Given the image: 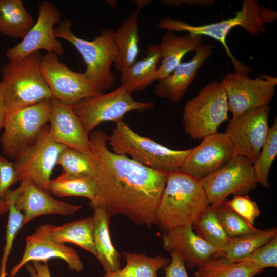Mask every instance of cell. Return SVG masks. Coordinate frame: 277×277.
Listing matches in <instances>:
<instances>
[{
	"instance_id": "obj_3",
	"label": "cell",
	"mask_w": 277,
	"mask_h": 277,
	"mask_svg": "<svg viewBox=\"0 0 277 277\" xmlns=\"http://www.w3.org/2000/svg\"><path fill=\"white\" fill-rule=\"evenodd\" d=\"M276 18V13L264 6H260L255 0H244L242 9L237 11L232 18L205 25L193 26L168 16L163 17L157 23L156 27L172 31H187L198 35H206L219 41L226 53L231 59L236 72L248 74L249 68L238 61L231 54L226 43L229 31L236 26H241L252 36H257L266 32L265 24L272 23Z\"/></svg>"
},
{
	"instance_id": "obj_7",
	"label": "cell",
	"mask_w": 277,
	"mask_h": 277,
	"mask_svg": "<svg viewBox=\"0 0 277 277\" xmlns=\"http://www.w3.org/2000/svg\"><path fill=\"white\" fill-rule=\"evenodd\" d=\"M228 112L224 88L221 82H212L186 103L182 120L184 131L194 140L215 134L220 125L228 120Z\"/></svg>"
},
{
	"instance_id": "obj_17",
	"label": "cell",
	"mask_w": 277,
	"mask_h": 277,
	"mask_svg": "<svg viewBox=\"0 0 277 277\" xmlns=\"http://www.w3.org/2000/svg\"><path fill=\"white\" fill-rule=\"evenodd\" d=\"M193 226H184L163 232L164 249L174 252L184 260L189 269L214 259L222 258L220 251L194 232Z\"/></svg>"
},
{
	"instance_id": "obj_4",
	"label": "cell",
	"mask_w": 277,
	"mask_h": 277,
	"mask_svg": "<svg viewBox=\"0 0 277 277\" xmlns=\"http://www.w3.org/2000/svg\"><path fill=\"white\" fill-rule=\"evenodd\" d=\"M42 55L32 53L17 61H9L1 69V80L7 112L53 99L41 70Z\"/></svg>"
},
{
	"instance_id": "obj_28",
	"label": "cell",
	"mask_w": 277,
	"mask_h": 277,
	"mask_svg": "<svg viewBox=\"0 0 277 277\" xmlns=\"http://www.w3.org/2000/svg\"><path fill=\"white\" fill-rule=\"evenodd\" d=\"M126 265L122 269L105 273L102 277H159L157 271L168 265L170 260L160 255L150 257L144 253L122 252Z\"/></svg>"
},
{
	"instance_id": "obj_42",
	"label": "cell",
	"mask_w": 277,
	"mask_h": 277,
	"mask_svg": "<svg viewBox=\"0 0 277 277\" xmlns=\"http://www.w3.org/2000/svg\"><path fill=\"white\" fill-rule=\"evenodd\" d=\"M161 2L168 7L180 6L183 4L208 7L214 3L213 0H162Z\"/></svg>"
},
{
	"instance_id": "obj_33",
	"label": "cell",
	"mask_w": 277,
	"mask_h": 277,
	"mask_svg": "<svg viewBox=\"0 0 277 277\" xmlns=\"http://www.w3.org/2000/svg\"><path fill=\"white\" fill-rule=\"evenodd\" d=\"M277 155V119L269 128L266 140L258 159L253 163L255 177L261 185L269 188L268 175L272 164Z\"/></svg>"
},
{
	"instance_id": "obj_10",
	"label": "cell",
	"mask_w": 277,
	"mask_h": 277,
	"mask_svg": "<svg viewBox=\"0 0 277 277\" xmlns=\"http://www.w3.org/2000/svg\"><path fill=\"white\" fill-rule=\"evenodd\" d=\"M200 181L212 207L221 204L230 194L246 195L258 184L253 163L238 154Z\"/></svg>"
},
{
	"instance_id": "obj_31",
	"label": "cell",
	"mask_w": 277,
	"mask_h": 277,
	"mask_svg": "<svg viewBox=\"0 0 277 277\" xmlns=\"http://www.w3.org/2000/svg\"><path fill=\"white\" fill-rule=\"evenodd\" d=\"M96 186L90 176H75L63 172L51 180L49 192L58 197L76 196L92 201L96 194Z\"/></svg>"
},
{
	"instance_id": "obj_2",
	"label": "cell",
	"mask_w": 277,
	"mask_h": 277,
	"mask_svg": "<svg viewBox=\"0 0 277 277\" xmlns=\"http://www.w3.org/2000/svg\"><path fill=\"white\" fill-rule=\"evenodd\" d=\"M209 202L199 180L180 171L167 174L155 224L163 232L193 226Z\"/></svg>"
},
{
	"instance_id": "obj_40",
	"label": "cell",
	"mask_w": 277,
	"mask_h": 277,
	"mask_svg": "<svg viewBox=\"0 0 277 277\" xmlns=\"http://www.w3.org/2000/svg\"><path fill=\"white\" fill-rule=\"evenodd\" d=\"M170 254L171 260L163 268L165 273L164 277H188L183 258L174 252L170 253Z\"/></svg>"
},
{
	"instance_id": "obj_23",
	"label": "cell",
	"mask_w": 277,
	"mask_h": 277,
	"mask_svg": "<svg viewBox=\"0 0 277 277\" xmlns=\"http://www.w3.org/2000/svg\"><path fill=\"white\" fill-rule=\"evenodd\" d=\"M34 234L57 243H74L95 255L91 216L59 226L41 225Z\"/></svg>"
},
{
	"instance_id": "obj_44",
	"label": "cell",
	"mask_w": 277,
	"mask_h": 277,
	"mask_svg": "<svg viewBox=\"0 0 277 277\" xmlns=\"http://www.w3.org/2000/svg\"><path fill=\"white\" fill-rule=\"evenodd\" d=\"M151 1L150 0H135L134 2L137 6V9L140 10L143 7L147 5Z\"/></svg>"
},
{
	"instance_id": "obj_15",
	"label": "cell",
	"mask_w": 277,
	"mask_h": 277,
	"mask_svg": "<svg viewBox=\"0 0 277 277\" xmlns=\"http://www.w3.org/2000/svg\"><path fill=\"white\" fill-rule=\"evenodd\" d=\"M60 17L58 9L51 2L40 3L36 23L19 43L7 50L6 56L9 61H18L40 50L63 57L64 48L55 36L54 28Z\"/></svg>"
},
{
	"instance_id": "obj_12",
	"label": "cell",
	"mask_w": 277,
	"mask_h": 277,
	"mask_svg": "<svg viewBox=\"0 0 277 277\" xmlns=\"http://www.w3.org/2000/svg\"><path fill=\"white\" fill-rule=\"evenodd\" d=\"M41 70L53 98L66 105L72 106L103 93L84 72L71 70L54 53L42 55Z\"/></svg>"
},
{
	"instance_id": "obj_1",
	"label": "cell",
	"mask_w": 277,
	"mask_h": 277,
	"mask_svg": "<svg viewBox=\"0 0 277 277\" xmlns=\"http://www.w3.org/2000/svg\"><path fill=\"white\" fill-rule=\"evenodd\" d=\"M89 137L90 151L85 153L96 186L89 205L93 209L103 208L110 217L122 214L137 225L150 228L155 224L167 174L114 153L102 131L93 130Z\"/></svg>"
},
{
	"instance_id": "obj_11",
	"label": "cell",
	"mask_w": 277,
	"mask_h": 277,
	"mask_svg": "<svg viewBox=\"0 0 277 277\" xmlns=\"http://www.w3.org/2000/svg\"><path fill=\"white\" fill-rule=\"evenodd\" d=\"M67 147L53 141L46 125L35 141L22 150L14 162L18 181L29 180L49 192L54 168L62 151Z\"/></svg>"
},
{
	"instance_id": "obj_29",
	"label": "cell",
	"mask_w": 277,
	"mask_h": 277,
	"mask_svg": "<svg viewBox=\"0 0 277 277\" xmlns=\"http://www.w3.org/2000/svg\"><path fill=\"white\" fill-rule=\"evenodd\" d=\"M263 270L250 263L219 258L199 266L193 277H253Z\"/></svg>"
},
{
	"instance_id": "obj_18",
	"label": "cell",
	"mask_w": 277,
	"mask_h": 277,
	"mask_svg": "<svg viewBox=\"0 0 277 277\" xmlns=\"http://www.w3.org/2000/svg\"><path fill=\"white\" fill-rule=\"evenodd\" d=\"M15 205L24 215V225L43 215L72 214L82 206L65 203L52 197L49 192L29 180L21 182L16 189Z\"/></svg>"
},
{
	"instance_id": "obj_21",
	"label": "cell",
	"mask_w": 277,
	"mask_h": 277,
	"mask_svg": "<svg viewBox=\"0 0 277 277\" xmlns=\"http://www.w3.org/2000/svg\"><path fill=\"white\" fill-rule=\"evenodd\" d=\"M212 53V45H202L190 61L181 63L168 76L159 81L155 87V94L172 102L180 101L200 68Z\"/></svg>"
},
{
	"instance_id": "obj_27",
	"label": "cell",
	"mask_w": 277,
	"mask_h": 277,
	"mask_svg": "<svg viewBox=\"0 0 277 277\" xmlns=\"http://www.w3.org/2000/svg\"><path fill=\"white\" fill-rule=\"evenodd\" d=\"M32 15L22 0H0V33L23 38L34 25Z\"/></svg>"
},
{
	"instance_id": "obj_39",
	"label": "cell",
	"mask_w": 277,
	"mask_h": 277,
	"mask_svg": "<svg viewBox=\"0 0 277 277\" xmlns=\"http://www.w3.org/2000/svg\"><path fill=\"white\" fill-rule=\"evenodd\" d=\"M227 205L235 212L253 226L260 211L256 202L248 195L235 196L230 200L226 201Z\"/></svg>"
},
{
	"instance_id": "obj_34",
	"label": "cell",
	"mask_w": 277,
	"mask_h": 277,
	"mask_svg": "<svg viewBox=\"0 0 277 277\" xmlns=\"http://www.w3.org/2000/svg\"><path fill=\"white\" fill-rule=\"evenodd\" d=\"M16 195V189L14 190H10L6 196L9 215L6 225L5 245L2 257L0 274H6V264L13 243L17 233L24 226V215L15 205Z\"/></svg>"
},
{
	"instance_id": "obj_32",
	"label": "cell",
	"mask_w": 277,
	"mask_h": 277,
	"mask_svg": "<svg viewBox=\"0 0 277 277\" xmlns=\"http://www.w3.org/2000/svg\"><path fill=\"white\" fill-rule=\"evenodd\" d=\"M193 228L197 235L220 251L221 254L231 239L221 225L214 209L210 205L199 215Z\"/></svg>"
},
{
	"instance_id": "obj_43",
	"label": "cell",
	"mask_w": 277,
	"mask_h": 277,
	"mask_svg": "<svg viewBox=\"0 0 277 277\" xmlns=\"http://www.w3.org/2000/svg\"><path fill=\"white\" fill-rule=\"evenodd\" d=\"M7 113L4 92L0 80V130L3 128Z\"/></svg>"
},
{
	"instance_id": "obj_20",
	"label": "cell",
	"mask_w": 277,
	"mask_h": 277,
	"mask_svg": "<svg viewBox=\"0 0 277 277\" xmlns=\"http://www.w3.org/2000/svg\"><path fill=\"white\" fill-rule=\"evenodd\" d=\"M52 259L64 260L72 271H82L84 265L76 250L64 244L48 240L35 234L26 238L25 247L19 262L13 267L9 277H14L20 269L30 261L47 263Z\"/></svg>"
},
{
	"instance_id": "obj_35",
	"label": "cell",
	"mask_w": 277,
	"mask_h": 277,
	"mask_svg": "<svg viewBox=\"0 0 277 277\" xmlns=\"http://www.w3.org/2000/svg\"><path fill=\"white\" fill-rule=\"evenodd\" d=\"M224 201L214 209L223 228L230 238L256 231L258 229L233 211Z\"/></svg>"
},
{
	"instance_id": "obj_9",
	"label": "cell",
	"mask_w": 277,
	"mask_h": 277,
	"mask_svg": "<svg viewBox=\"0 0 277 277\" xmlns=\"http://www.w3.org/2000/svg\"><path fill=\"white\" fill-rule=\"evenodd\" d=\"M152 102H140L133 99L124 86L106 93L83 100L71 107L89 136L94 129L106 122L116 123L123 121L124 116L134 110L143 112L152 108Z\"/></svg>"
},
{
	"instance_id": "obj_5",
	"label": "cell",
	"mask_w": 277,
	"mask_h": 277,
	"mask_svg": "<svg viewBox=\"0 0 277 277\" xmlns=\"http://www.w3.org/2000/svg\"><path fill=\"white\" fill-rule=\"evenodd\" d=\"M110 135L107 145L120 155H129L134 161L155 170L168 174L180 170L192 148L173 150L148 137L141 136L121 121Z\"/></svg>"
},
{
	"instance_id": "obj_41",
	"label": "cell",
	"mask_w": 277,
	"mask_h": 277,
	"mask_svg": "<svg viewBox=\"0 0 277 277\" xmlns=\"http://www.w3.org/2000/svg\"><path fill=\"white\" fill-rule=\"evenodd\" d=\"M25 268L30 277H51L47 263L32 261V263H27Z\"/></svg>"
},
{
	"instance_id": "obj_22",
	"label": "cell",
	"mask_w": 277,
	"mask_h": 277,
	"mask_svg": "<svg viewBox=\"0 0 277 277\" xmlns=\"http://www.w3.org/2000/svg\"><path fill=\"white\" fill-rule=\"evenodd\" d=\"M166 31L157 45L161 55L157 72L159 81L168 76L182 63L186 53L196 51L202 45V36L188 33L179 36L174 31Z\"/></svg>"
},
{
	"instance_id": "obj_30",
	"label": "cell",
	"mask_w": 277,
	"mask_h": 277,
	"mask_svg": "<svg viewBox=\"0 0 277 277\" xmlns=\"http://www.w3.org/2000/svg\"><path fill=\"white\" fill-rule=\"evenodd\" d=\"M277 236V229L273 227L231 238L222 251V258L235 261L244 258Z\"/></svg>"
},
{
	"instance_id": "obj_38",
	"label": "cell",
	"mask_w": 277,
	"mask_h": 277,
	"mask_svg": "<svg viewBox=\"0 0 277 277\" xmlns=\"http://www.w3.org/2000/svg\"><path fill=\"white\" fill-rule=\"evenodd\" d=\"M17 181L14 162L0 155V215L8 211L6 196L10 187Z\"/></svg>"
},
{
	"instance_id": "obj_36",
	"label": "cell",
	"mask_w": 277,
	"mask_h": 277,
	"mask_svg": "<svg viewBox=\"0 0 277 277\" xmlns=\"http://www.w3.org/2000/svg\"><path fill=\"white\" fill-rule=\"evenodd\" d=\"M57 165L62 167L64 173L75 176H92V169L87 155L77 150L66 147L61 152Z\"/></svg>"
},
{
	"instance_id": "obj_16",
	"label": "cell",
	"mask_w": 277,
	"mask_h": 277,
	"mask_svg": "<svg viewBox=\"0 0 277 277\" xmlns=\"http://www.w3.org/2000/svg\"><path fill=\"white\" fill-rule=\"evenodd\" d=\"M237 153L229 137L216 133L202 139L192 148L180 171L201 180L226 164Z\"/></svg>"
},
{
	"instance_id": "obj_37",
	"label": "cell",
	"mask_w": 277,
	"mask_h": 277,
	"mask_svg": "<svg viewBox=\"0 0 277 277\" xmlns=\"http://www.w3.org/2000/svg\"><path fill=\"white\" fill-rule=\"evenodd\" d=\"M232 262H243L264 269L277 267V236L256 249L249 255Z\"/></svg>"
},
{
	"instance_id": "obj_13",
	"label": "cell",
	"mask_w": 277,
	"mask_h": 277,
	"mask_svg": "<svg viewBox=\"0 0 277 277\" xmlns=\"http://www.w3.org/2000/svg\"><path fill=\"white\" fill-rule=\"evenodd\" d=\"M220 82L227 94L228 111L232 116L268 106L277 84L275 77L266 75L252 79L240 72L226 74Z\"/></svg>"
},
{
	"instance_id": "obj_14",
	"label": "cell",
	"mask_w": 277,
	"mask_h": 277,
	"mask_svg": "<svg viewBox=\"0 0 277 277\" xmlns=\"http://www.w3.org/2000/svg\"><path fill=\"white\" fill-rule=\"evenodd\" d=\"M270 109L268 105L232 116L224 132L237 154L253 163L258 159L268 134Z\"/></svg>"
},
{
	"instance_id": "obj_25",
	"label": "cell",
	"mask_w": 277,
	"mask_h": 277,
	"mask_svg": "<svg viewBox=\"0 0 277 277\" xmlns=\"http://www.w3.org/2000/svg\"><path fill=\"white\" fill-rule=\"evenodd\" d=\"M138 9L131 13L114 31L116 56L114 62L121 73L136 61L140 52Z\"/></svg>"
},
{
	"instance_id": "obj_19",
	"label": "cell",
	"mask_w": 277,
	"mask_h": 277,
	"mask_svg": "<svg viewBox=\"0 0 277 277\" xmlns=\"http://www.w3.org/2000/svg\"><path fill=\"white\" fill-rule=\"evenodd\" d=\"M49 135L55 142L84 153L90 151V140L71 106L53 98L49 121Z\"/></svg>"
},
{
	"instance_id": "obj_26",
	"label": "cell",
	"mask_w": 277,
	"mask_h": 277,
	"mask_svg": "<svg viewBox=\"0 0 277 277\" xmlns=\"http://www.w3.org/2000/svg\"><path fill=\"white\" fill-rule=\"evenodd\" d=\"M145 53V57L121 73V85L131 94L145 89L157 80V65L161 61L157 45H148Z\"/></svg>"
},
{
	"instance_id": "obj_24",
	"label": "cell",
	"mask_w": 277,
	"mask_h": 277,
	"mask_svg": "<svg viewBox=\"0 0 277 277\" xmlns=\"http://www.w3.org/2000/svg\"><path fill=\"white\" fill-rule=\"evenodd\" d=\"M92 215L93 238L95 256L102 264L105 273L121 269V255L112 243L110 232V217L102 207L93 209Z\"/></svg>"
},
{
	"instance_id": "obj_45",
	"label": "cell",
	"mask_w": 277,
	"mask_h": 277,
	"mask_svg": "<svg viewBox=\"0 0 277 277\" xmlns=\"http://www.w3.org/2000/svg\"><path fill=\"white\" fill-rule=\"evenodd\" d=\"M107 3L112 7L116 6V3L115 1H107Z\"/></svg>"
},
{
	"instance_id": "obj_6",
	"label": "cell",
	"mask_w": 277,
	"mask_h": 277,
	"mask_svg": "<svg viewBox=\"0 0 277 277\" xmlns=\"http://www.w3.org/2000/svg\"><path fill=\"white\" fill-rule=\"evenodd\" d=\"M71 25L69 19L60 22L54 28L55 37L68 42L77 50L86 65L84 73L97 88L103 92L109 90L115 82L111 70L117 54L114 30L104 29L95 38L89 41L77 37L71 31Z\"/></svg>"
},
{
	"instance_id": "obj_8",
	"label": "cell",
	"mask_w": 277,
	"mask_h": 277,
	"mask_svg": "<svg viewBox=\"0 0 277 277\" xmlns=\"http://www.w3.org/2000/svg\"><path fill=\"white\" fill-rule=\"evenodd\" d=\"M52 99L6 113L0 141L4 154L15 159L49 123Z\"/></svg>"
}]
</instances>
